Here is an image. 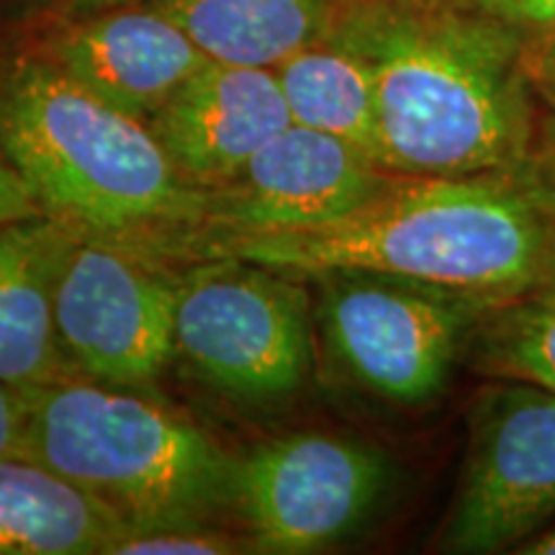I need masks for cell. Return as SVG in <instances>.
Returning <instances> with one entry per match:
<instances>
[{"label": "cell", "instance_id": "cell-1", "mask_svg": "<svg viewBox=\"0 0 555 555\" xmlns=\"http://www.w3.org/2000/svg\"><path fill=\"white\" fill-rule=\"evenodd\" d=\"M555 206L525 172L397 176L360 211L327 227L217 234L152 229L121 237L142 255L240 258L317 278L367 270L486 298L545 283Z\"/></svg>", "mask_w": 555, "mask_h": 555}, {"label": "cell", "instance_id": "cell-2", "mask_svg": "<svg viewBox=\"0 0 555 555\" xmlns=\"http://www.w3.org/2000/svg\"><path fill=\"white\" fill-rule=\"evenodd\" d=\"M324 39L371 69L386 170L525 172L540 119L525 34L450 0H339Z\"/></svg>", "mask_w": 555, "mask_h": 555}, {"label": "cell", "instance_id": "cell-3", "mask_svg": "<svg viewBox=\"0 0 555 555\" xmlns=\"http://www.w3.org/2000/svg\"><path fill=\"white\" fill-rule=\"evenodd\" d=\"M0 152L47 217L129 237L198 227L208 191L180 178L147 121L108 106L39 54L0 62Z\"/></svg>", "mask_w": 555, "mask_h": 555}, {"label": "cell", "instance_id": "cell-4", "mask_svg": "<svg viewBox=\"0 0 555 555\" xmlns=\"http://www.w3.org/2000/svg\"><path fill=\"white\" fill-rule=\"evenodd\" d=\"M21 391V457L80 486L129 530L204 525L232 504L234 457L172 409L75 376Z\"/></svg>", "mask_w": 555, "mask_h": 555}, {"label": "cell", "instance_id": "cell-5", "mask_svg": "<svg viewBox=\"0 0 555 555\" xmlns=\"http://www.w3.org/2000/svg\"><path fill=\"white\" fill-rule=\"evenodd\" d=\"M317 281L330 352L358 386L399 406H425L446 391L476 322L502 301L367 270Z\"/></svg>", "mask_w": 555, "mask_h": 555}, {"label": "cell", "instance_id": "cell-6", "mask_svg": "<svg viewBox=\"0 0 555 555\" xmlns=\"http://www.w3.org/2000/svg\"><path fill=\"white\" fill-rule=\"evenodd\" d=\"M176 345L229 397H288L304 386L314 356L307 288L286 270L204 258L178 275Z\"/></svg>", "mask_w": 555, "mask_h": 555}, {"label": "cell", "instance_id": "cell-7", "mask_svg": "<svg viewBox=\"0 0 555 555\" xmlns=\"http://www.w3.org/2000/svg\"><path fill=\"white\" fill-rule=\"evenodd\" d=\"M178 275L147 255L80 232L54 286V324L69 371L116 388L155 384L176 345Z\"/></svg>", "mask_w": 555, "mask_h": 555}, {"label": "cell", "instance_id": "cell-8", "mask_svg": "<svg viewBox=\"0 0 555 555\" xmlns=\"http://www.w3.org/2000/svg\"><path fill=\"white\" fill-rule=\"evenodd\" d=\"M555 522V393L494 380L468 414L461 481L437 545L515 551Z\"/></svg>", "mask_w": 555, "mask_h": 555}, {"label": "cell", "instance_id": "cell-9", "mask_svg": "<svg viewBox=\"0 0 555 555\" xmlns=\"http://www.w3.org/2000/svg\"><path fill=\"white\" fill-rule=\"evenodd\" d=\"M393 483L386 453L352 437L296 433L234 461L232 506L260 553L301 555L363 527Z\"/></svg>", "mask_w": 555, "mask_h": 555}, {"label": "cell", "instance_id": "cell-10", "mask_svg": "<svg viewBox=\"0 0 555 555\" xmlns=\"http://www.w3.org/2000/svg\"><path fill=\"white\" fill-rule=\"evenodd\" d=\"M397 176L343 139L288 124L237 178L208 189L204 221L183 229L247 234L327 227L371 204Z\"/></svg>", "mask_w": 555, "mask_h": 555}, {"label": "cell", "instance_id": "cell-11", "mask_svg": "<svg viewBox=\"0 0 555 555\" xmlns=\"http://www.w3.org/2000/svg\"><path fill=\"white\" fill-rule=\"evenodd\" d=\"M31 50L108 106L147 124L211 60L157 3L52 16Z\"/></svg>", "mask_w": 555, "mask_h": 555}, {"label": "cell", "instance_id": "cell-12", "mask_svg": "<svg viewBox=\"0 0 555 555\" xmlns=\"http://www.w3.org/2000/svg\"><path fill=\"white\" fill-rule=\"evenodd\" d=\"M275 69L208 60L152 116L150 127L180 178L219 189L288 127Z\"/></svg>", "mask_w": 555, "mask_h": 555}, {"label": "cell", "instance_id": "cell-13", "mask_svg": "<svg viewBox=\"0 0 555 555\" xmlns=\"http://www.w3.org/2000/svg\"><path fill=\"white\" fill-rule=\"evenodd\" d=\"M80 227L37 217L0 227V380L31 388L75 376L54 324V286Z\"/></svg>", "mask_w": 555, "mask_h": 555}, {"label": "cell", "instance_id": "cell-14", "mask_svg": "<svg viewBox=\"0 0 555 555\" xmlns=\"http://www.w3.org/2000/svg\"><path fill=\"white\" fill-rule=\"evenodd\" d=\"M129 525L37 461L0 457V555H106Z\"/></svg>", "mask_w": 555, "mask_h": 555}, {"label": "cell", "instance_id": "cell-15", "mask_svg": "<svg viewBox=\"0 0 555 555\" xmlns=\"http://www.w3.org/2000/svg\"><path fill=\"white\" fill-rule=\"evenodd\" d=\"M211 60L270 67L324 39L339 0H155Z\"/></svg>", "mask_w": 555, "mask_h": 555}, {"label": "cell", "instance_id": "cell-16", "mask_svg": "<svg viewBox=\"0 0 555 555\" xmlns=\"http://www.w3.org/2000/svg\"><path fill=\"white\" fill-rule=\"evenodd\" d=\"M275 78L291 121L343 139L380 165L376 88L371 69L356 52L319 39L283 60Z\"/></svg>", "mask_w": 555, "mask_h": 555}, {"label": "cell", "instance_id": "cell-17", "mask_svg": "<svg viewBox=\"0 0 555 555\" xmlns=\"http://www.w3.org/2000/svg\"><path fill=\"white\" fill-rule=\"evenodd\" d=\"M463 360L483 378L555 393V288L540 283L491 304L470 332Z\"/></svg>", "mask_w": 555, "mask_h": 555}, {"label": "cell", "instance_id": "cell-18", "mask_svg": "<svg viewBox=\"0 0 555 555\" xmlns=\"http://www.w3.org/2000/svg\"><path fill=\"white\" fill-rule=\"evenodd\" d=\"M237 540L211 532L206 525H163L127 530L106 555H227Z\"/></svg>", "mask_w": 555, "mask_h": 555}, {"label": "cell", "instance_id": "cell-19", "mask_svg": "<svg viewBox=\"0 0 555 555\" xmlns=\"http://www.w3.org/2000/svg\"><path fill=\"white\" fill-rule=\"evenodd\" d=\"M450 3L512 26L525 37L555 31V0H450Z\"/></svg>", "mask_w": 555, "mask_h": 555}, {"label": "cell", "instance_id": "cell-20", "mask_svg": "<svg viewBox=\"0 0 555 555\" xmlns=\"http://www.w3.org/2000/svg\"><path fill=\"white\" fill-rule=\"evenodd\" d=\"M522 67L538 103L555 111V31L525 39Z\"/></svg>", "mask_w": 555, "mask_h": 555}, {"label": "cell", "instance_id": "cell-21", "mask_svg": "<svg viewBox=\"0 0 555 555\" xmlns=\"http://www.w3.org/2000/svg\"><path fill=\"white\" fill-rule=\"evenodd\" d=\"M37 217H44V211L39 208L37 198L31 196L24 178L9 163V157L0 152V227L18 224V221Z\"/></svg>", "mask_w": 555, "mask_h": 555}, {"label": "cell", "instance_id": "cell-22", "mask_svg": "<svg viewBox=\"0 0 555 555\" xmlns=\"http://www.w3.org/2000/svg\"><path fill=\"white\" fill-rule=\"evenodd\" d=\"M525 176L555 206V111H545L538 119L535 142H532V155L525 168Z\"/></svg>", "mask_w": 555, "mask_h": 555}, {"label": "cell", "instance_id": "cell-23", "mask_svg": "<svg viewBox=\"0 0 555 555\" xmlns=\"http://www.w3.org/2000/svg\"><path fill=\"white\" fill-rule=\"evenodd\" d=\"M26 401L24 391L0 380V457L21 455Z\"/></svg>", "mask_w": 555, "mask_h": 555}, {"label": "cell", "instance_id": "cell-24", "mask_svg": "<svg viewBox=\"0 0 555 555\" xmlns=\"http://www.w3.org/2000/svg\"><path fill=\"white\" fill-rule=\"evenodd\" d=\"M131 3H142V0H47V11L52 16H88V13Z\"/></svg>", "mask_w": 555, "mask_h": 555}, {"label": "cell", "instance_id": "cell-25", "mask_svg": "<svg viewBox=\"0 0 555 555\" xmlns=\"http://www.w3.org/2000/svg\"><path fill=\"white\" fill-rule=\"evenodd\" d=\"M512 553H517V555H555V522L551 527H545L543 532H538V535L525 540V543L517 545Z\"/></svg>", "mask_w": 555, "mask_h": 555}, {"label": "cell", "instance_id": "cell-26", "mask_svg": "<svg viewBox=\"0 0 555 555\" xmlns=\"http://www.w3.org/2000/svg\"><path fill=\"white\" fill-rule=\"evenodd\" d=\"M545 283L555 288V237L551 245V253H547V266H545Z\"/></svg>", "mask_w": 555, "mask_h": 555}]
</instances>
